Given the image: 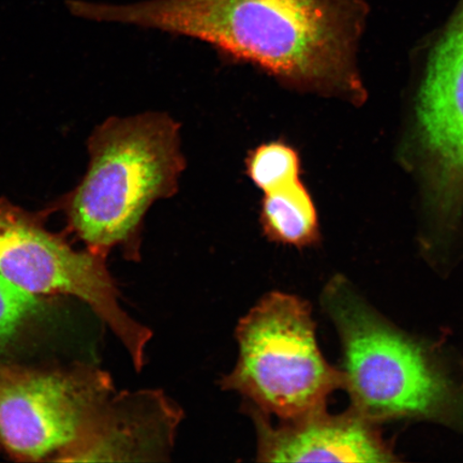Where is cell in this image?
<instances>
[{
	"label": "cell",
	"mask_w": 463,
	"mask_h": 463,
	"mask_svg": "<svg viewBox=\"0 0 463 463\" xmlns=\"http://www.w3.org/2000/svg\"><path fill=\"white\" fill-rule=\"evenodd\" d=\"M80 19L119 23L210 44L298 94L351 97L363 0H67Z\"/></svg>",
	"instance_id": "1"
},
{
	"label": "cell",
	"mask_w": 463,
	"mask_h": 463,
	"mask_svg": "<svg viewBox=\"0 0 463 463\" xmlns=\"http://www.w3.org/2000/svg\"><path fill=\"white\" fill-rule=\"evenodd\" d=\"M183 415L161 391L113 395L65 461H169Z\"/></svg>",
	"instance_id": "9"
},
{
	"label": "cell",
	"mask_w": 463,
	"mask_h": 463,
	"mask_svg": "<svg viewBox=\"0 0 463 463\" xmlns=\"http://www.w3.org/2000/svg\"><path fill=\"white\" fill-rule=\"evenodd\" d=\"M418 115L438 171L442 207L455 211L463 194V0L431 55Z\"/></svg>",
	"instance_id": "7"
},
{
	"label": "cell",
	"mask_w": 463,
	"mask_h": 463,
	"mask_svg": "<svg viewBox=\"0 0 463 463\" xmlns=\"http://www.w3.org/2000/svg\"><path fill=\"white\" fill-rule=\"evenodd\" d=\"M246 172L254 186L263 194L298 181L302 174L300 155L285 141H270L249 152Z\"/></svg>",
	"instance_id": "11"
},
{
	"label": "cell",
	"mask_w": 463,
	"mask_h": 463,
	"mask_svg": "<svg viewBox=\"0 0 463 463\" xmlns=\"http://www.w3.org/2000/svg\"><path fill=\"white\" fill-rule=\"evenodd\" d=\"M38 309L36 295L24 291L0 274V355Z\"/></svg>",
	"instance_id": "12"
},
{
	"label": "cell",
	"mask_w": 463,
	"mask_h": 463,
	"mask_svg": "<svg viewBox=\"0 0 463 463\" xmlns=\"http://www.w3.org/2000/svg\"><path fill=\"white\" fill-rule=\"evenodd\" d=\"M113 395L112 380L99 370L0 366V444L17 459L63 461Z\"/></svg>",
	"instance_id": "6"
},
{
	"label": "cell",
	"mask_w": 463,
	"mask_h": 463,
	"mask_svg": "<svg viewBox=\"0 0 463 463\" xmlns=\"http://www.w3.org/2000/svg\"><path fill=\"white\" fill-rule=\"evenodd\" d=\"M87 149L85 176L57 206L89 250L107 257L121 247L137 258L150 207L181 188L182 125L166 112L113 116L91 132Z\"/></svg>",
	"instance_id": "2"
},
{
	"label": "cell",
	"mask_w": 463,
	"mask_h": 463,
	"mask_svg": "<svg viewBox=\"0 0 463 463\" xmlns=\"http://www.w3.org/2000/svg\"><path fill=\"white\" fill-rule=\"evenodd\" d=\"M260 222L264 235L277 244L302 249L320 239L315 202L302 178L263 194Z\"/></svg>",
	"instance_id": "10"
},
{
	"label": "cell",
	"mask_w": 463,
	"mask_h": 463,
	"mask_svg": "<svg viewBox=\"0 0 463 463\" xmlns=\"http://www.w3.org/2000/svg\"><path fill=\"white\" fill-rule=\"evenodd\" d=\"M239 358L222 380L224 391L280 420L326 409L327 399L344 387V375L324 358L311 307L297 295L270 292L236 327Z\"/></svg>",
	"instance_id": "4"
},
{
	"label": "cell",
	"mask_w": 463,
	"mask_h": 463,
	"mask_svg": "<svg viewBox=\"0 0 463 463\" xmlns=\"http://www.w3.org/2000/svg\"><path fill=\"white\" fill-rule=\"evenodd\" d=\"M321 300L343 345L351 409L374 424L456 420L462 402L430 351L370 309L343 276L327 283Z\"/></svg>",
	"instance_id": "3"
},
{
	"label": "cell",
	"mask_w": 463,
	"mask_h": 463,
	"mask_svg": "<svg viewBox=\"0 0 463 463\" xmlns=\"http://www.w3.org/2000/svg\"><path fill=\"white\" fill-rule=\"evenodd\" d=\"M257 431L260 462H392V449L374 422L351 409L331 415L326 409L302 418L280 420L246 403Z\"/></svg>",
	"instance_id": "8"
},
{
	"label": "cell",
	"mask_w": 463,
	"mask_h": 463,
	"mask_svg": "<svg viewBox=\"0 0 463 463\" xmlns=\"http://www.w3.org/2000/svg\"><path fill=\"white\" fill-rule=\"evenodd\" d=\"M106 258L89 249L74 250L61 235L45 229L43 213L0 198V274L33 295L62 294L82 300L112 329L140 370L152 332L120 306Z\"/></svg>",
	"instance_id": "5"
}]
</instances>
